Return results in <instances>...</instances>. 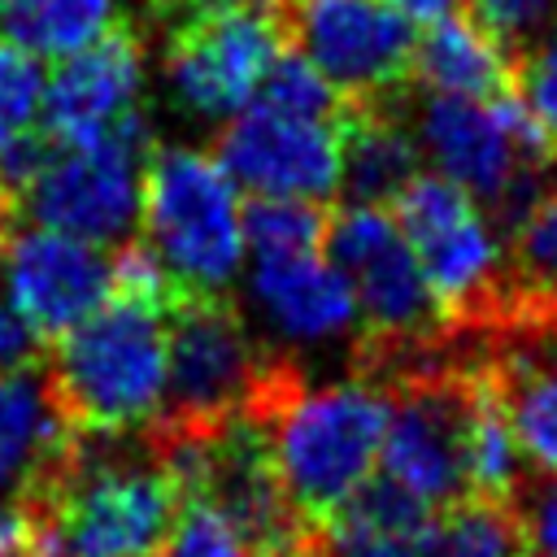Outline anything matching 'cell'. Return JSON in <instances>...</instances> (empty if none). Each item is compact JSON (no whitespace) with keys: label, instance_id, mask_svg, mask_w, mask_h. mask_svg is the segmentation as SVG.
<instances>
[{"label":"cell","instance_id":"obj_2","mask_svg":"<svg viewBox=\"0 0 557 557\" xmlns=\"http://www.w3.org/2000/svg\"><path fill=\"white\" fill-rule=\"evenodd\" d=\"M326 257L352 287L361 313V335L348 357L357 379L387 387L392 379L444 357L457 344L392 209L344 205L326 226Z\"/></svg>","mask_w":557,"mask_h":557},{"label":"cell","instance_id":"obj_9","mask_svg":"<svg viewBox=\"0 0 557 557\" xmlns=\"http://www.w3.org/2000/svg\"><path fill=\"white\" fill-rule=\"evenodd\" d=\"M278 13L213 9L174 22L165 30V83L174 104L205 122L235 117L257 91L274 52L287 44Z\"/></svg>","mask_w":557,"mask_h":557},{"label":"cell","instance_id":"obj_35","mask_svg":"<svg viewBox=\"0 0 557 557\" xmlns=\"http://www.w3.org/2000/svg\"><path fill=\"white\" fill-rule=\"evenodd\" d=\"M527 557H535V553H527Z\"/></svg>","mask_w":557,"mask_h":557},{"label":"cell","instance_id":"obj_14","mask_svg":"<svg viewBox=\"0 0 557 557\" xmlns=\"http://www.w3.org/2000/svg\"><path fill=\"white\" fill-rule=\"evenodd\" d=\"M339 196L387 209L418 174L422 148L409 126V91L383 100H344L339 117Z\"/></svg>","mask_w":557,"mask_h":557},{"label":"cell","instance_id":"obj_15","mask_svg":"<svg viewBox=\"0 0 557 557\" xmlns=\"http://www.w3.org/2000/svg\"><path fill=\"white\" fill-rule=\"evenodd\" d=\"M483 366L527 466L557 474V357L527 335H483Z\"/></svg>","mask_w":557,"mask_h":557},{"label":"cell","instance_id":"obj_3","mask_svg":"<svg viewBox=\"0 0 557 557\" xmlns=\"http://www.w3.org/2000/svg\"><path fill=\"white\" fill-rule=\"evenodd\" d=\"M44 374L70 426L139 431L165 405V313L113 296L52 339Z\"/></svg>","mask_w":557,"mask_h":557},{"label":"cell","instance_id":"obj_20","mask_svg":"<svg viewBox=\"0 0 557 557\" xmlns=\"http://www.w3.org/2000/svg\"><path fill=\"white\" fill-rule=\"evenodd\" d=\"M239 222H244V244L252 248V257H300L326 244L331 213L318 200L252 196L239 209Z\"/></svg>","mask_w":557,"mask_h":557},{"label":"cell","instance_id":"obj_6","mask_svg":"<svg viewBox=\"0 0 557 557\" xmlns=\"http://www.w3.org/2000/svg\"><path fill=\"white\" fill-rule=\"evenodd\" d=\"M270 361L274 348L252 335L231 292H178L165 309V405L157 426L209 431L244 418Z\"/></svg>","mask_w":557,"mask_h":557},{"label":"cell","instance_id":"obj_24","mask_svg":"<svg viewBox=\"0 0 557 557\" xmlns=\"http://www.w3.org/2000/svg\"><path fill=\"white\" fill-rule=\"evenodd\" d=\"M513 96L522 100L527 117L535 122V131L544 135L548 152L557 157V35L535 39L518 52V70H513Z\"/></svg>","mask_w":557,"mask_h":557},{"label":"cell","instance_id":"obj_25","mask_svg":"<svg viewBox=\"0 0 557 557\" xmlns=\"http://www.w3.org/2000/svg\"><path fill=\"white\" fill-rule=\"evenodd\" d=\"M474 13V22H483L509 52H522L527 39L553 17L557 0H466Z\"/></svg>","mask_w":557,"mask_h":557},{"label":"cell","instance_id":"obj_21","mask_svg":"<svg viewBox=\"0 0 557 557\" xmlns=\"http://www.w3.org/2000/svg\"><path fill=\"white\" fill-rule=\"evenodd\" d=\"M257 104H270L278 113H296V117H318V122H335L344 109L339 91L292 44H283L274 52V61L265 65V74L257 83Z\"/></svg>","mask_w":557,"mask_h":557},{"label":"cell","instance_id":"obj_19","mask_svg":"<svg viewBox=\"0 0 557 557\" xmlns=\"http://www.w3.org/2000/svg\"><path fill=\"white\" fill-rule=\"evenodd\" d=\"M505 265H509L505 309L518 300H540L557 292V187H548L531 205V213L505 235Z\"/></svg>","mask_w":557,"mask_h":557},{"label":"cell","instance_id":"obj_34","mask_svg":"<svg viewBox=\"0 0 557 557\" xmlns=\"http://www.w3.org/2000/svg\"><path fill=\"white\" fill-rule=\"evenodd\" d=\"M152 4H161V0H148V9H152Z\"/></svg>","mask_w":557,"mask_h":557},{"label":"cell","instance_id":"obj_5","mask_svg":"<svg viewBox=\"0 0 557 557\" xmlns=\"http://www.w3.org/2000/svg\"><path fill=\"white\" fill-rule=\"evenodd\" d=\"M457 339L492 335L505 309V244L470 191L444 174H418L392 205Z\"/></svg>","mask_w":557,"mask_h":557},{"label":"cell","instance_id":"obj_7","mask_svg":"<svg viewBox=\"0 0 557 557\" xmlns=\"http://www.w3.org/2000/svg\"><path fill=\"white\" fill-rule=\"evenodd\" d=\"M152 148V126L139 109L91 144H57L52 161L17 196L13 213H26L30 226L113 252L139 235L144 165Z\"/></svg>","mask_w":557,"mask_h":557},{"label":"cell","instance_id":"obj_4","mask_svg":"<svg viewBox=\"0 0 557 557\" xmlns=\"http://www.w3.org/2000/svg\"><path fill=\"white\" fill-rule=\"evenodd\" d=\"M239 209V187L213 152L187 144H157L148 152L139 239L183 292H231L244 261Z\"/></svg>","mask_w":557,"mask_h":557},{"label":"cell","instance_id":"obj_1","mask_svg":"<svg viewBox=\"0 0 557 557\" xmlns=\"http://www.w3.org/2000/svg\"><path fill=\"white\" fill-rule=\"evenodd\" d=\"M392 396L374 379H339L313 387L300 361L274 352L252 405V418L265 431L274 470L287 500L322 527L374 470Z\"/></svg>","mask_w":557,"mask_h":557},{"label":"cell","instance_id":"obj_30","mask_svg":"<svg viewBox=\"0 0 557 557\" xmlns=\"http://www.w3.org/2000/svg\"><path fill=\"white\" fill-rule=\"evenodd\" d=\"M22 557H61V553H57V548H52L44 535H30V548H26Z\"/></svg>","mask_w":557,"mask_h":557},{"label":"cell","instance_id":"obj_29","mask_svg":"<svg viewBox=\"0 0 557 557\" xmlns=\"http://www.w3.org/2000/svg\"><path fill=\"white\" fill-rule=\"evenodd\" d=\"M392 4H396L409 22H426V26H431V22H440V17H453L466 0H392Z\"/></svg>","mask_w":557,"mask_h":557},{"label":"cell","instance_id":"obj_16","mask_svg":"<svg viewBox=\"0 0 557 557\" xmlns=\"http://www.w3.org/2000/svg\"><path fill=\"white\" fill-rule=\"evenodd\" d=\"M518 52H509L483 22L470 13L440 17L413 44V70L422 91L466 96V100H500L513 91Z\"/></svg>","mask_w":557,"mask_h":557},{"label":"cell","instance_id":"obj_11","mask_svg":"<svg viewBox=\"0 0 557 557\" xmlns=\"http://www.w3.org/2000/svg\"><path fill=\"white\" fill-rule=\"evenodd\" d=\"M4 283L9 300L57 339L113 300V252L48 226H22L4 244Z\"/></svg>","mask_w":557,"mask_h":557},{"label":"cell","instance_id":"obj_27","mask_svg":"<svg viewBox=\"0 0 557 557\" xmlns=\"http://www.w3.org/2000/svg\"><path fill=\"white\" fill-rule=\"evenodd\" d=\"M522 522H527V553L557 557V474H548L544 487L522 496Z\"/></svg>","mask_w":557,"mask_h":557},{"label":"cell","instance_id":"obj_13","mask_svg":"<svg viewBox=\"0 0 557 557\" xmlns=\"http://www.w3.org/2000/svg\"><path fill=\"white\" fill-rule=\"evenodd\" d=\"M244 296L257 305L274 352L278 344L287 348H326L348 339V357L352 344L361 335V313L352 300V287L344 283V274L322 261L318 252H300V257H252L248 265V283ZM283 348V357H287Z\"/></svg>","mask_w":557,"mask_h":557},{"label":"cell","instance_id":"obj_23","mask_svg":"<svg viewBox=\"0 0 557 557\" xmlns=\"http://www.w3.org/2000/svg\"><path fill=\"white\" fill-rule=\"evenodd\" d=\"M157 557H252V553L213 505L187 496L178 505V518H174L170 535L161 540Z\"/></svg>","mask_w":557,"mask_h":557},{"label":"cell","instance_id":"obj_33","mask_svg":"<svg viewBox=\"0 0 557 557\" xmlns=\"http://www.w3.org/2000/svg\"><path fill=\"white\" fill-rule=\"evenodd\" d=\"M9 4H13V0H0V13H4V9H9Z\"/></svg>","mask_w":557,"mask_h":557},{"label":"cell","instance_id":"obj_22","mask_svg":"<svg viewBox=\"0 0 557 557\" xmlns=\"http://www.w3.org/2000/svg\"><path fill=\"white\" fill-rule=\"evenodd\" d=\"M44 83L48 74L39 70V57L0 39V148L39 126Z\"/></svg>","mask_w":557,"mask_h":557},{"label":"cell","instance_id":"obj_12","mask_svg":"<svg viewBox=\"0 0 557 557\" xmlns=\"http://www.w3.org/2000/svg\"><path fill=\"white\" fill-rule=\"evenodd\" d=\"M144 57H148V44L139 26L113 22L96 44H87L74 57H61V65L48 74L39 126L57 144L100 139L109 126H117L126 113L139 109Z\"/></svg>","mask_w":557,"mask_h":557},{"label":"cell","instance_id":"obj_31","mask_svg":"<svg viewBox=\"0 0 557 557\" xmlns=\"http://www.w3.org/2000/svg\"><path fill=\"white\" fill-rule=\"evenodd\" d=\"M4 222H9V213L0 209V257H4V244H9V235H4Z\"/></svg>","mask_w":557,"mask_h":557},{"label":"cell","instance_id":"obj_18","mask_svg":"<svg viewBox=\"0 0 557 557\" xmlns=\"http://www.w3.org/2000/svg\"><path fill=\"white\" fill-rule=\"evenodd\" d=\"M113 26V0H13L0 13V39L30 57H74Z\"/></svg>","mask_w":557,"mask_h":557},{"label":"cell","instance_id":"obj_26","mask_svg":"<svg viewBox=\"0 0 557 557\" xmlns=\"http://www.w3.org/2000/svg\"><path fill=\"white\" fill-rule=\"evenodd\" d=\"M48 348H52V339L13 300H0V374L39 370Z\"/></svg>","mask_w":557,"mask_h":557},{"label":"cell","instance_id":"obj_28","mask_svg":"<svg viewBox=\"0 0 557 557\" xmlns=\"http://www.w3.org/2000/svg\"><path fill=\"white\" fill-rule=\"evenodd\" d=\"M30 548V518L17 500H0V557H22Z\"/></svg>","mask_w":557,"mask_h":557},{"label":"cell","instance_id":"obj_10","mask_svg":"<svg viewBox=\"0 0 557 557\" xmlns=\"http://www.w3.org/2000/svg\"><path fill=\"white\" fill-rule=\"evenodd\" d=\"M213 161L252 196L326 205L339 196V126L248 104L213 135Z\"/></svg>","mask_w":557,"mask_h":557},{"label":"cell","instance_id":"obj_8","mask_svg":"<svg viewBox=\"0 0 557 557\" xmlns=\"http://www.w3.org/2000/svg\"><path fill=\"white\" fill-rule=\"evenodd\" d=\"M278 22L283 39L339 91V100L405 91L418 35L392 0H283Z\"/></svg>","mask_w":557,"mask_h":557},{"label":"cell","instance_id":"obj_32","mask_svg":"<svg viewBox=\"0 0 557 557\" xmlns=\"http://www.w3.org/2000/svg\"><path fill=\"white\" fill-rule=\"evenodd\" d=\"M0 209H4V213H13V209H9V200H4V191H0Z\"/></svg>","mask_w":557,"mask_h":557},{"label":"cell","instance_id":"obj_17","mask_svg":"<svg viewBox=\"0 0 557 557\" xmlns=\"http://www.w3.org/2000/svg\"><path fill=\"white\" fill-rule=\"evenodd\" d=\"M70 422L48 387L44 366L22 374H0V500H22V492L61 453Z\"/></svg>","mask_w":557,"mask_h":557}]
</instances>
